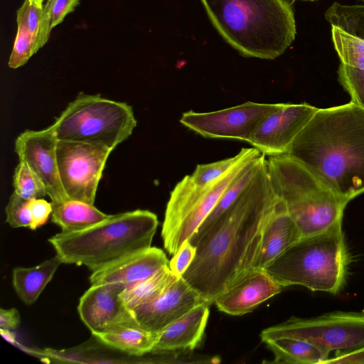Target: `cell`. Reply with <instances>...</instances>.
<instances>
[{
    "mask_svg": "<svg viewBox=\"0 0 364 364\" xmlns=\"http://www.w3.org/2000/svg\"><path fill=\"white\" fill-rule=\"evenodd\" d=\"M308 341L326 353L364 347V313L335 311L311 318L291 317L264 329L262 341L278 337Z\"/></svg>",
    "mask_w": 364,
    "mask_h": 364,
    "instance_id": "9",
    "label": "cell"
},
{
    "mask_svg": "<svg viewBox=\"0 0 364 364\" xmlns=\"http://www.w3.org/2000/svg\"><path fill=\"white\" fill-rule=\"evenodd\" d=\"M104 345L131 355L141 356L151 353L159 332L140 326H122L92 334Z\"/></svg>",
    "mask_w": 364,
    "mask_h": 364,
    "instance_id": "24",
    "label": "cell"
},
{
    "mask_svg": "<svg viewBox=\"0 0 364 364\" xmlns=\"http://www.w3.org/2000/svg\"><path fill=\"white\" fill-rule=\"evenodd\" d=\"M338 80L350 97V101L364 108V71L340 63Z\"/></svg>",
    "mask_w": 364,
    "mask_h": 364,
    "instance_id": "31",
    "label": "cell"
},
{
    "mask_svg": "<svg viewBox=\"0 0 364 364\" xmlns=\"http://www.w3.org/2000/svg\"><path fill=\"white\" fill-rule=\"evenodd\" d=\"M324 17L341 63L364 71V5L334 2Z\"/></svg>",
    "mask_w": 364,
    "mask_h": 364,
    "instance_id": "15",
    "label": "cell"
},
{
    "mask_svg": "<svg viewBox=\"0 0 364 364\" xmlns=\"http://www.w3.org/2000/svg\"><path fill=\"white\" fill-rule=\"evenodd\" d=\"M136 126L132 107L128 104L81 92L51 127L58 140L97 144L113 151Z\"/></svg>",
    "mask_w": 364,
    "mask_h": 364,
    "instance_id": "7",
    "label": "cell"
},
{
    "mask_svg": "<svg viewBox=\"0 0 364 364\" xmlns=\"http://www.w3.org/2000/svg\"><path fill=\"white\" fill-rule=\"evenodd\" d=\"M43 6L24 0L16 11L17 32L9 59V67L18 68L40 48V32Z\"/></svg>",
    "mask_w": 364,
    "mask_h": 364,
    "instance_id": "21",
    "label": "cell"
},
{
    "mask_svg": "<svg viewBox=\"0 0 364 364\" xmlns=\"http://www.w3.org/2000/svg\"><path fill=\"white\" fill-rule=\"evenodd\" d=\"M362 1H364V0H362Z\"/></svg>",
    "mask_w": 364,
    "mask_h": 364,
    "instance_id": "39",
    "label": "cell"
},
{
    "mask_svg": "<svg viewBox=\"0 0 364 364\" xmlns=\"http://www.w3.org/2000/svg\"><path fill=\"white\" fill-rule=\"evenodd\" d=\"M277 198L265 156L239 198L190 239L196 255L182 277L204 303L211 306L255 267L264 228Z\"/></svg>",
    "mask_w": 364,
    "mask_h": 364,
    "instance_id": "1",
    "label": "cell"
},
{
    "mask_svg": "<svg viewBox=\"0 0 364 364\" xmlns=\"http://www.w3.org/2000/svg\"><path fill=\"white\" fill-rule=\"evenodd\" d=\"M210 306L200 304L161 330L151 353L179 355L196 348L204 336Z\"/></svg>",
    "mask_w": 364,
    "mask_h": 364,
    "instance_id": "18",
    "label": "cell"
},
{
    "mask_svg": "<svg viewBox=\"0 0 364 364\" xmlns=\"http://www.w3.org/2000/svg\"><path fill=\"white\" fill-rule=\"evenodd\" d=\"M283 287L264 269L253 268L214 301L217 309L231 316H242L278 294Z\"/></svg>",
    "mask_w": 364,
    "mask_h": 364,
    "instance_id": "17",
    "label": "cell"
},
{
    "mask_svg": "<svg viewBox=\"0 0 364 364\" xmlns=\"http://www.w3.org/2000/svg\"><path fill=\"white\" fill-rule=\"evenodd\" d=\"M301 237L284 203L278 197L264 228L261 247L254 268L264 269Z\"/></svg>",
    "mask_w": 364,
    "mask_h": 364,
    "instance_id": "20",
    "label": "cell"
},
{
    "mask_svg": "<svg viewBox=\"0 0 364 364\" xmlns=\"http://www.w3.org/2000/svg\"><path fill=\"white\" fill-rule=\"evenodd\" d=\"M14 192L26 200L42 198L47 194L39 176L23 161H19L13 176Z\"/></svg>",
    "mask_w": 364,
    "mask_h": 364,
    "instance_id": "30",
    "label": "cell"
},
{
    "mask_svg": "<svg viewBox=\"0 0 364 364\" xmlns=\"http://www.w3.org/2000/svg\"><path fill=\"white\" fill-rule=\"evenodd\" d=\"M196 252V247L190 240H186L168 263L172 273L178 277H182L193 260Z\"/></svg>",
    "mask_w": 364,
    "mask_h": 364,
    "instance_id": "33",
    "label": "cell"
},
{
    "mask_svg": "<svg viewBox=\"0 0 364 364\" xmlns=\"http://www.w3.org/2000/svg\"><path fill=\"white\" fill-rule=\"evenodd\" d=\"M303 1H316V0H303Z\"/></svg>",
    "mask_w": 364,
    "mask_h": 364,
    "instance_id": "38",
    "label": "cell"
},
{
    "mask_svg": "<svg viewBox=\"0 0 364 364\" xmlns=\"http://www.w3.org/2000/svg\"><path fill=\"white\" fill-rule=\"evenodd\" d=\"M28 208L31 216V230L45 224L52 213L51 203L43 198H34L28 200Z\"/></svg>",
    "mask_w": 364,
    "mask_h": 364,
    "instance_id": "34",
    "label": "cell"
},
{
    "mask_svg": "<svg viewBox=\"0 0 364 364\" xmlns=\"http://www.w3.org/2000/svg\"><path fill=\"white\" fill-rule=\"evenodd\" d=\"M318 109L307 103H281L261 121L248 143L266 156L284 155Z\"/></svg>",
    "mask_w": 364,
    "mask_h": 364,
    "instance_id": "12",
    "label": "cell"
},
{
    "mask_svg": "<svg viewBox=\"0 0 364 364\" xmlns=\"http://www.w3.org/2000/svg\"><path fill=\"white\" fill-rule=\"evenodd\" d=\"M284 155L350 202L364 193V108L352 101L319 108Z\"/></svg>",
    "mask_w": 364,
    "mask_h": 364,
    "instance_id": "2",
    "label": "cell"
},
{
    "mask_svg": "<svg viewBox=\"0 0 364 364\" xmlns=\"http://www.w3.org/2000/svg\"><path fill=\"white\" fill-rule=\"evenodd\" d=\"M159 221L155 213L135 210L109 215L73 232L48 239L63 263L85 265L92 272L151 247Z\"/></svg>",
    "mask_w": 364,
    "mask_h": 364,
    "instance_id": "4",
    "label": "cell"
},
{
    "mask_svg": "<svg viewBox=\"0 0 364 364\" xmlns=\"http://www.w3.org/2000/svg\"><path fill=\"white\" fill-rule=\"evenodd\" d=\"M264 156L265 155L262 154L259 157L251 161L247 165L240 176L237 178L225 190L215 207L204 220L196 233L200 232L205 229L210 223H212L229 207H230V205L239 198L252 181Z\"/></svg>",
    "mask_w": 364,
    "mask_h": 364,
    "instance_id": "27",
    "label": "cell"
},
{
    "mask_svg": "<svg viewBox=\"0 0 364 364\" xmlns=\"http://www.w3.org/2000/svg\"><path fill=\"white\" fill-rule=\"evenodd\" d=\"M168 263L161 249L150 247L92 272L90 281L92 284L119 283L127 286L151 277Z\"/></svg>",
    "mask_w": 364,
    "mask_h": 364,
    "instance_id": "19",
    "label": "cell"
},
{
    "mask_svg": "<svg viewBox=\"0 0 364 364\" xmlns=\"http://www.w3.org/2000/svg\"><path fill=\"white\" fill-rule=\"evenodd\" d=\"M274 355L275 363L323 364L328 358L318 347L302 339L292 337H278L262 341Z\"/></svg>",
    "mask_w": 364,
    "mask_h": 364,
    "instance_id": "25",
    "label": "cell"
},
{
    "mask_svg": "<svg viewBox=\"0 0 364 364\" xmlns=\"http://www.w3.org/2000/svg\"><path fill=\"white\" fill-rule=\"evenodd\" d=\"M21 319L18 311L11 308L9 309H0V328L14 330L20 324Z\"/></svg>",
    "mask_w": 364,
    "mask_h": 364,
    "instance_id": "35",
    "label": "cell"
},
{
    "mask_svg": "<svg viewBox=\"0 0 364 364\" xmlns=\"http://www.w3.org/2000/svg\"><path fill=\"white\" fill-rule=\"evenodd\" d=\"M280 105L281 103L246 102L209 112L190 110L183 113L179 122L205 138L238 140L248 143L261 121Z\"/></svg>",
    "mask_w": 364,
    "mask_h": 364,
    "instance_id": "11",
    "label": "cell"
},
{
    "mask_svg": "<svg viewBox=\"0 0 364 364\" xmlns=\"http://www.w3.org/2000/svg\"><path fill=\"white\" fill-rule=\"evenodd\" d=\"M177 278L167 266L146 279L126 286L121 296L133 310L156 299Z\"/></svg>",
    "mask_w": 364,
    "mask_h": 364,
    "instance_id": "26",
    "label": "cell"
},
{
    "mask_svg": "<svg viewBox=\"0 0 364 364\" xmlns=\"http://www.w3.org/2000/svg\"><path fill=\"white\" fill-rule=\"evenodd\" d=\"M261 154L256 151L205 186L193 183L189 175L175 186L166 205L161 229L164 247L169 255H174L183 243L193 236L225 190Z\"/></svg>",
    "mask_w": 364,
    "mask_h": 364,
    "instance_id": "8",
    "label": "cell"
},
{
    "mask_svg": "<svg viewBox=\"0 0 364 364\" xmlns=\"http://www.w3.org/2000/svg\"><path fill=\"white\" fill-rule=\"evenodd\" d=\"M127 285L119 283L92 284L80 299L77 311L92 334L122 326H139L121 293Z\"/></svg>",
    "mask_w": 364,
    "mask_h": 364,
    "instance_id": "13",
    "label": "cell"
},
{
    "mask_svg": "<svg viewBox=\"0 0 364 364\" xmlns=\"http://www.w3.org/2000/svg\"><path fill=\"white\" fill-rule=\"evenodd\" d=\"M221 36L240 54L272 60L295 39L294 11L286 0H200Z\"/></svg>",
    "mask_w": 364,
    "mask_h": 364,
    "instance_id": "3",
    "label": "cell"
},
{
    "mask_svg": "<svg viewBox=\"0 0 364 364\" xmlns=\"http://www.w3.org/2000/svg\"><path fill=\"white\" fill-rule=\"evenodd\" d=\"M203 303L200 295L181 277L156 299L132 311L141 328L159 332Z\"/></svg>",
    "mask_w": 364,
    "mask_h": 364,
    "instance_id": "16",
    "label": "cell"
},
{
    "mask_svg": "<svg viewBox=\"0 0 364 364\" xmlns=\"http://www.w3.org/2000/svg\"><path fill=\"white\" fill-rule=\"evenodd\" d=\"M28 200L14 191L11 195L5 208L6 222L12 228H29L31 226V216L28 208Z\"/></svg>",
    "mask_w": 364,
    "mask_h": 364,
    "instance_id": "32",
    "label": "cell"
},
{
    "mask_svg": "<svg viewBox=\"0 0 364 364\" xmlns=\"http://www.w3.org/2000/svg\"><path fill=\"white\" fill-rule=\"evenodd\" d=\"M62 263L56 255L35 267H15L12 273L13 286L21 300L26 305L35 303Z\"/></svg>",
    "mask_w": 364,
    "mask_h": 364,
    "instance_id": "22",
    "label": "cell"
},
{
    "mask_svg": "<svg viewBox=\"0 0 364 364\" xmlns=\"http://www.w3.org/2000/svg\"><path fill=\"white\" fill-rule=\"evenodd\" d=\"M348 264L341 221L301 237L264 269L283 287L297 285L337 294L346 284Z\"/></svg>",
    "mask_w": 364,
    "mask_h": 364,
    "instance_id": "5",
    "label": "cell"
},
{
    "mask_svg": "<svg viewBox=\"0 0 364 364\" xmlns=\"http://www.w3.org/2000/svg\"><path fill=\"white\" fill-rule=\"evenodd\" d=\"M1 336L9 342L14 343L15 342L14 334L11 330L0 328Z\"/></svg>",
    "mask_w": 364,
    "mask_h": 364,
    "instance_id": "36",
    "label": "cell"
},
{
    "mask_svg": "<svg viewBox=\"0 0 364 364\" xmlns=\"http://www.w3.org/2000/svg\"><path fill=\"white\" fill-rule=\"evenodd\" d=\"M58 141L51 126L42 130H26L15 141V151L19 161L25 162L39 176L51 202L68 199L58 172Z\"/></svg>",
    "mask_w": 364,
    "mask_h": 364,
    "instance_id": "14",
    "label": "cell"
},
{
    "mask_svg": "<svg viewBox=\"0 0 364 364\" xmlns=\"http://www.w3.org/2000/svg\"><path fill=\"white\" fill-rule=\"evenodd\" d=\"M52 222L58 225L63 232H73L86 229L105 219L109 215L98 210L93 204L67 199L51 202Z\"/></svg>",
    "mask_w": 364,
    "mask_h": 364,
    "instance_id": "23",
    "label": "cell"
},
{
    "mask_svg": "<svg viewBox=\"0 0 364 364\" xmlns=\"http://www.w3.org/2000/svg\"><path fill=\"white\" fill-rule=\"evenodd\" d=\"M112 151L97 144L58 141V172L68 199L94 204L98 184Z\"/></svg>",
    "mask_w": 364,
    "mask_h": 364,
    "instance_id": "10",
    "label": "cell"
},
{
    "mask_svg": "<svg viewBox=\"0 0 364 364\" xmlns=\"http://www.w3.org/2000/svg\"><path fill=\"white\" fill-rule=\"evenodd\" d=\"M31 2L34 3L38 6H42L44 0H29Z\"/></svg>",
    "mask_w": 364,
    "mask_h": 364,
    "instance_id": "37",
    "label": "cell"
},
{
    "mask_svg": "<svg viewBox=\"0 0 364 364\" xmlns=\"http://www.w3.org/2000/svg\"><path fill=\"white\" fill-rule=\"evenodd\" d=\"M257 151L255 148H242L232 157L210 164H198L191 175V180L198 186H205L229 171L237 163Z\"/></svg>",
    "mask_w": 364,
    "mask_h": 364,
    "instance_id": "28",
    "label": "cell"
},
{
    "mask_svg": "<svg viewBox=\"0 0 364 364\" xmlns=\"http://www.w3.org/2000/svg\"><path fill=\"white\" fill-rule=\"evenodd\" d=\"M266 157L273 188L302 237L323 232L342 221L348 200L334 193L289 156Z\"/></svg>",
    "mask_w": 364,
    "mask_h": 364,
    "instance_id": "6",
    "label": "cell"
},
{
    "mask_svg": "<svg viewBox=\"0 0 364 364\" xmlns=\"http://www.w3.org/2000/svg\"><path fill=\"white\" fill-rule=\"evenodd\" d=\"M78 4L79 0H48L43 6L40 32L41 48L48 41L52 29L73 12Z\"/></svg>",
    "mask_w": 364,
    "mask_h": 364,
    "instance_id": "29",
    "label": "cell"
}]
</instances>
